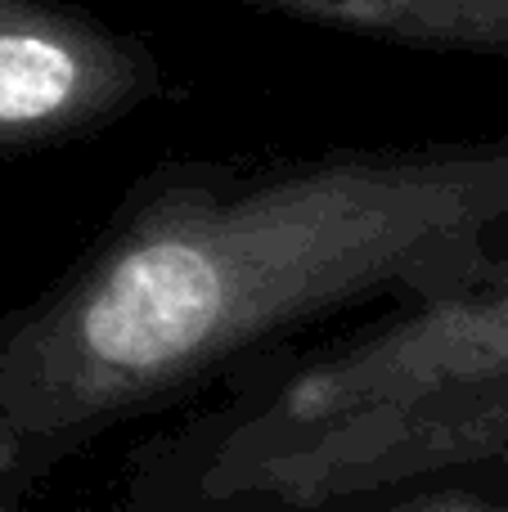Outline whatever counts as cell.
Segmentation results:
<instances>
[{"instance_id":"3","label":"cell","mask_w":508,"mask_h":512,"mask_svg":"<svg viewBox=\"0 0 508 512\" xmlns=\"http://www.w3.org/2000/svg\"><path fill=\"white\" fill-rule=\"evenodd\" d=\"M342 36L450 54H508V0H234Z\"/></svg>"},{"instance_id":"4","label":"cell","mask_w":508,"mask_h":512,"mask_svg":"<svg viewBox=\"0 0 508 512\" xmlns=\"http://www.w3.org/2000/svg\"><path fill=\"white\" fill-rule=\"evenodd\" d=\"M392 512H495V508H482V504L459 499V495H423V499H410V504H401Z\"/></svg>"},{"instance_id":"2","label":"cell","mask_w":508,"mask_h":512,"mask_svg":"<svg viewBox=\"0 0 508 512\" xmlns=\"http://www.w3.org/2000/svg\"><path fill=\"white\" fill-rule=\"evenodd\" d=\"M167 99V68L140 32L72 0H0V158L122 126Z\"/></svg>"},{"instance_id":"1","label":"cell","mask_w":508,"mask_h":512,"mask_svg":"<svg viewBox=\"0 0 508 512\" xmlns=\"http://www.w3.org/2000/svg\"><path fill=\"white\" fill-rule=\"evenodd\" d=\"M508 221V144L176 158L0 315V512L104 432L333 315L455 288Z\"/></svg>"}]
</instances>
